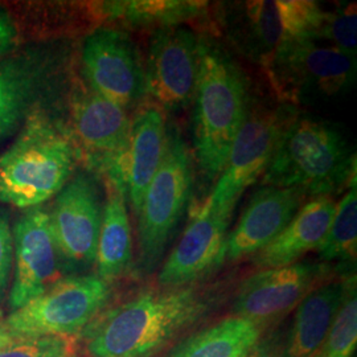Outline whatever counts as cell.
I'll return each instance as SVG.
<instances>
[{
    "label": "cell",
    "instance_id": "cell-1",
    "mask_svg": "<svg viewBox=\"0 0 357 357\" xmlns=\"http://www.w3.org/2000/svg\"><path fill=\"white\" fill-rule=\"evenodd\" d=\"M216 290L196 284L139 294L100 314L84 330L91 357H153L218 306Z\"/></svg>",
    "mask_w": 357,
    "mask_h": 357
},
{
    "label": "cell",
    "instance_id": "cell-2",
    "mask_svg": "<svg viewBox=\"0 0 357 357\" xmlns=\"http://www.w3.org/2000/svg\"><path fill=\"white\" fill-rule=\"evenodd\" d=\"M192 139L200 169L209 180L222 172L248 118V86L241 69L212 38L200 36Z\"/></svg>",
    "mask_w": 357,
    "mask_h": 357
},
{
    "label": "cell",
    "instance_id": "cell-3",
    "mask_svg": "<svg viewBox=\"0 0 357 357\" xmlns=\"http://www.w3.org/2000/svg\"><path fill=\"white\" fill-rule=\"evenodd\" d=\"M356 180V153L331 122L294 115L282 131L262 185L302 188L311 197L330 196Z\"/></svg>",
    "mask_w": 357,
    "mask_h": 357
},
{
    "label": "cell",
    "instance_id": "cell-4",
    "mask_svg": "<svg viewBox=\"0 0 357 357\" xmlns=\"http://www.w3.org/2000/svg\"><path fill=\"white\" fill-rule=\"evenodd\" d=\"M76 150L50 122L36 118L0 155V202L32 209L48 202L69 181Z\"/></svg>",
    "mask_w": 357,
    "mask_h": 357
},
{
    "label": "cell",
    "instance_id": "cell-5",
    "mask_svg": "<svg viewBox=\"0 0 357 357\" xmlns=\"http://www.w3.org/2000/svg\"><path fill=\"white\" fill-rule=\"evenodd\" d=\"M191 150L176 126L167 123L166 149L144 195L138 216L139 265L144 273L159 266L191 199Z\"/></svg>",
    "mask_w": 357,
    "mask_h": 357
},
{
    "label": "cell",
    "instance_id": "cell-6",
    "mask_svg": "<svg viewBox=\"0 0 357 357\" xmlns=\"http://www.w3.org/2000/svg\"><path fill=\"white\" fill-rule=\"evenodd\" d=\"M110 294L97 274H72L13 311L4 324L17 337L77 336L102 312Z\"/></svg>",
    "mask_w": 357,
    "mask_h": 357
},
{
    "label": "cell",
    "instance_id": "cell-7",
    "mask_svg": "<svg viewBox=\"0 0 357 357\" xmlns=\"http://www.w3.org/2000/svg\"><path fill=\"white\" fill-rule=\"evenodd\" d=\"M295 114L291 106L248 114L213 191L197 211L230 222L245 190L265 174L282 131Z\"/></svg>",
    "mask_w": 357,
    "mask_h": 357
},
{
    "label": "cell",
    "instance_id": "cell-8",
    "mask_svg": "<svg viewBox=\"0 0 357 357\" xmlns=\"http://www.w3.org/2000/svg\"><path fill=\"white\" fill-rule=\"evenodd\" d=\"M268 75L283 98H332L356 82V57L308 40H282Z\"/></svg>",
    "mask_w": 357,
    "mask_h": 357
},
{
    "label": "cell",
    "instance_id": "cell-9",
    "mask_svg": "<svg viewBox=\"0 0 357 357\" xmlns=\"http://www.w3.org/2000/svg\"><path fill=\"white\" fill-rule=\"evenodd\" d=\"M72 122L78 147L85 153L89 166L126 195V159L131 131L126 110L89 88L75 96Z\"/></svg>",
    "mask_w": 357,
    "mask_h": 357
},
{
    "label": "cell",
    "instance_id": "cell-10",
    "mask_svg": "<svg viewBox=\"0 0 357 357\" xmlns=\"http://www.w3.org/2000/svg\"><path fill=\"white\" fill-rule=\"evenodd\" d=\"M333 270L331 264L321 261L261 270L240 284L233 305L234 317L250 320L266 331L314 289L330 281Z\"/></svg>",
    "mask_w": 357,
    "mask_h": 357
},
{
    "label": "cell",
    "instance_id": "cell-11",
    "mask_svg": "<svg viewBox=\"0 0 357 357\" xmlns=\"http://www.w3.org/2000/svg\"><path fill=\"white\" fill-rule=\"evenodd\" d=\"M81 60L90 89L107 101L128 110L146 98L144 64L128 33L96 29L85 38Z\"/></svg>",
    "mask_w": 357,
    "mask_h": 357
},
{
    "label": "cell",
    "instance_id": "cell-12",
    "mask_svg": "<svg viewBox=\"0 0 357 357\" xmlns=\"http://www.w3.org/2000/svg\"><path fill=\"white\" fill-rule=\"evenodd\" d=\"M103 206L96 178L78 174L56 195L50 215L61 268L84 270L96 264Z\"/></svg>",
    "mask_w": 357,
    "mask_h": 357
},
{
    "label": "cell",
    "instance_id": "cell-13",
    "mask_svg": "<svg viewBox=\"0 0 357 357\" xmlns=\"http://www.w3.org/2000/svg\"><path fill=\"white\" fill-rule=\"evenodd\" d=\"M200 36L187 26L153 31L144 64L146 90L163 112H178L193 101Z\"/></svg>",
    "mask_w": 357,
    "mask_h": 357
},
{
    "label": "cell",
    "instance_id": "cell-14",
    "mask_svg": "<svg viewBox=\"0 0 357 357\" xmlns=\"http://www.w3.org/2000/svg\"><path fill=\"white\" fill-rule=\"evenodd\" d=\"M13 234L15 273L10 308L16 311L56 282L61 262L52 236L50 215L43 208L26 209Z\"/></svg>",
    "mask_w": 357,
    "mask_h": 357
},
{
    "label": "cell",
    "instance_id": "cell-15",
    "mask_svg": "<svg viewBox=\"0 0 357 357\" xmlns=\"http://www.w3.org/2000/svg\"><path fill=\"white\" fill-rule=\"evenodd\" d=\"M308 199L302 188L264 185L253 193L236 228L225 240V261L255 255L274 241Z\"/></svg>",
    "mask_w": 357,
    "mask_h": 357
},
{
    "label": "cell",
    "instance_id": "cell-16",
    "mask_svg": "<svg viewBox=\"0 0 357 357\" xmlns=\"http://www.w3.org/2000/svg\"><path fill=\"white\" fill-rule=\"evenodd\" d=\"M229 224L196 211L183 237L160 268L159 284L165 289L191 286L222 266Z\"/></svg>",
    "mask_w": 357,
    "mask_h": 357
},
{
    "label": "cell",
    "instance_id": "cell-17",
    "mask_svg": "<svg viewBox=\"0 0 357 357\" xmlns=\"http://www.w3.org/2000/svg\"><path fill=\"white\" fill-rule=\"evenodd\" d=\"M217 19L234 48L268 69L282 40L275 0L221 3L217 7Z\"/></svg>",
    "mask_w": 357,
    "mask_h": 357
},
{
    "label": "cell",
    "instance_id": "cell-18",
    "mask_svg": "<svg viewBox=\"0 0 357 357\" xmlns=\"http://www.w3.org/2000/svg\"><path fill=\"white\" fill-rule=\"evenodd\" d=\"M166 135L165 112L153 102L139 105L131 119L126 159V196L135 215L163 159Z\"/></svg>",
    "mask_w": 357,
    "mask_h": 357
},
{
    "label": "cell",
    "instance_id": "cell-19",
    "mask_svg": "<svg viewBox=\"0 0 357 357\" xmlns=\"http://www.w3.org/2000/svg\"><path fill=\"white\" fill-rule=\"evenodd\" d=\"M336 203L330 196L307 200L281 234L257 255L253 264L262 270L283 268L299 262L303 255L318 249L331 227Z\"/></svg>",
    "mask_w": 357,
    "mask_h": 357
},
{
    "label": "cell",
    "instance_id": "cell-20",
    "mask_svg": "<svg viewBox=\"0 0 357 357\" xmlns=\"http://www.w3.org/2000/svg\"><path fill=\"white\" fill-rule=\"evenodd\" d=\"M354 273L330 280L314 289L298 305L286 336L284 357H308L324 343L344 299L348 280Z\"/></svg>",
    "mask_w": 357,
    "mask_h": 357
},
{
    "label": "cell",
    "instance_id": "cell-21",
    "mask_svg": "<svg viewBox=\"0 0 357 357\" xmlns=\"http://www.w3.org/2000/svg\"><path fill=\"white\" fill-rule=\"evenodd\" d=\"M102 222L97 246V275L112 282L128 271L132 259V238L128 213V197L113 183H107Z\"/></svg>",
    "mask_w": 357,
    "mask_h": 357
},
{
    "label": "cell",
    "instance_id": "cell-22",
    "mask_svg": "<svg viewBox=\"0 0 357 357\" xmlns=\"http://www.w3.org/2000/svg\"><path fill=\"white\" fill-rule=\"evenodd\" d=\"M264 332L250 320L229 317L181 339L166 357H245Z\"/></svg>",
    "mask_w": 357,
    "mask_h": 357
},
{
    "label": "cell",
    "instance_id": "cell-23",
    "mask_svg": "<svg viewBox=\"0 0 357 357\" xmlns=\"http://www.w3.org/2000/svg\"><path fill=\"white\" fill-rule=\"evenodd\" d=\"M208 4L206 1L191 0L106 1L98 4V10L109 19L122 20L125 24L141 29H153V32L204 19L209 10Z\"/></svg>",
    "mask_w": 357,
    "mask_h": 357
},
{
    "label": "cell",
    "instance_id": "cell-24",
    "mask_svg": "<svg viewBox=\"0 0 357 357\" xmlns=\"http://www.w3.org/2000/svg\"><path fill=\"white\" fill-rule=\"evenodd\" d=\"M321 262L355 264L357 253L356 180L349 185L343 200L336 204L331 227L317 249Z\"/></svg>",
    "mask_w": 357,
    "mask_h": 357
},
{
    "label": "cell",
    "instance_id": "cell-25",
    "mask_svg": "<svg viewBox=\"0 0 357 357\" xmlns=\"http://www.w3.org/2000/svg\"><path fill=\"white\" fill-rule=\"evenodd\" d=\"M357 342L356 274L347 284L344 299L339 308L330 332L318 349L320 357H352Z\"/></svg>",
    "mask_w": 357,
    "mask_h": 357
},
{
    "label": "cell",
    "instance_id": "cell-26",
    "mask_svg": "<svg viewBox=\"0 0 357 357\" xmlns=\"http://www.w3.org/2000/svg\"><path fill=\"white\" fill-rule=\"evenodd\" d=\"M35 77L22 65H0V119H19L32 100Z\"/></svg>",
    "mask_w": 357,
    "mask_h": 357
},
{
    "label": "cell",
    "instance_id": "cell-27",
    "mask_svg": "<svg viewBox=\"0 0 357 357\" xmlns=\"http://www.w3.org/2000/svg\"><path fill=\"white\" fill-rule=\"evenodd\" d=\"M317 43L330 45L356 57V6L347 4L337 7L335 11H327Z\"/></svg>",
    "mask_w": 357,
    "mask_h": 357
},
{
    "label": "cell",
    "instance_id": "cell-28",
    "mask_svg": "<svg viewBox=\"0 0 357 357\" xmlns=\"http://www.w3.org/2000/svg\"><path fill=\"white\" fill-rule=\"evenodd\" d=\"M0 357H78L77 336L20 337L0 351Z\"/></svg>",
    "mask_w": 357,
    "mask_h": 357
},
{
    "label": "cell",
    "instance_id": "cell-29",
    "mask_svg": "<svg viewBox=\"0 0 357 357\" xmlns=\"http://www.w3.org/2000/svg\"><path fill=\"white\" fill-rule=\"evenodd\" d=\"M13 265V234L8 218L0 211V301L7 291Z\"/></svg>",
    "mask_w": 357,
    "mask_h": 357
},
{
    "label": "cell",
    "instance_id": "cell-30",
    "mask_svg": "<svg viewBox=\"0 0 357 357\" xmlns=\"http://www.w3.org/2000/svg\"><path fill=\"white\" fill-rule=\"evenodd\" d=\"M287 333L281 327H274L271 331L264 332L245 357H284Z\"/></svg>",
    "mask_w": 357,
    "mask_h": 357
},
{
    "label": "cell",
    "instance_id": "cell-31",
    "mask_svg": "<svg viewBox=\"0 0 357 357\" xmlns=\"http://www.w3.org/2000/svg\"><path fill=\"white\" fill-rule=\"evenodd\" d=\"M16 38V29L13 20L7 13L0 10V56L6 54L13 48Z\"/></svg>",
    "mask_w": 357,
    "mask_h": 357
},
{
    "label": "cell",
    "instance_id": "cell-32",
    "mask_svg": "<svg viewBox=\"0 0 357 357\" xmlns=\"http://www.w3.org/2000/svg\"><path fill=\"white\" fill-rule=\"evenodd\" d=\"M17 339H20V337H17L15 333L10 331L6 324L0 323V351L8 345L13 344V342H16Z\"/></svg>",
    "mask_w": 357,
    "mask_h": 357
},
{
    "label": "cell",
    "instance_id": "cell-33",
    "mask_svg": "<svg viewBox=\"0 0 357 357\" xmlns=\"http://www.w3.org/2000/svg\"><path fill=\"white\" fill-rule=\"evenodd\" d=\"M19 122V119H0V139Z\"/></svg>",
    "mask_w": 357,
    "mask_h": 357
},
{
    "label": "cell",
    "instance_id": "cell-34",
    "mask_svg": "<svg viewBox=\"0 0 357 357\" xmlns=\"http://www.w3.org/2000/svg\"><path fill=\"white\" fill-rule=\"evenodd\" d=\"M308 357H320V356H319V354H318V351H317V352H315V354H312V355H311V356H308Z\"/></svg>",
    "mask_w": 357,
    "mask_h": 357
}]
</instances>
